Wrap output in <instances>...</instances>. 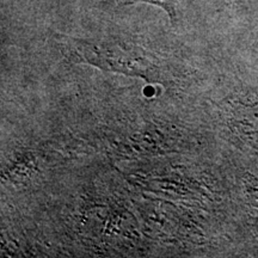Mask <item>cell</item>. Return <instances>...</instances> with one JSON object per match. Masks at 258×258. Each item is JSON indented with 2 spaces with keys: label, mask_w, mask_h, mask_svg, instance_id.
<instances>
[{
  "label": "cell",
  "mask_w": 258,
  "mask_h": 258,
  "mask_svg": "<svg viewBox=\"0 0 258 258\" xmlns=\"http://www.w3.org/2000/svg\"><path fill=\"white\" fill-rule=\"evenodd\" d=\"M64 55L77 63L140 77L146 80L159 78V59L139 44L121 38H77L60 36Z\"/></svg>",
  "instance_id": "1"
},
{
  "label": "cell",
  "mask_w": 258,
  "mask_h": 258,
  "mask_svg": "<svg viewBox=\"0 0 258 258\" xmlns=\"http://www.w3.org/2000/svg\"><path fill=\"white\" fill-rule=\"evenodd\" d=\"M117 4L120 5H131L137 4V3H146V4H152L156 6H159L169 15V17L175 24L177 22V5L180 0H116Z\"/></svg>",
  "instance_id": "2"
}]
</instances>
